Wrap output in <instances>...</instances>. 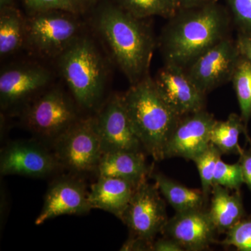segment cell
<instances>
[{"mask_svg": "<svg viewBox=\"0 0 251 251\" xmlns=\"http://www.w3.org/2000/svg\"><path fill=\"white\" fill-rule=\"evenodd\" d=\"M135 188L129 181L112 176H99L91 187L88 198L92 209L111 213L121 219Z\"/></svg>", "mask_w": 251, "mask_h": 251, "instance_id": "ac0fdd59", "label": "cell"}, {"mask_svg": "<svg viewBox=\"0 0 251 251\" xmlns=\"http://www.w3.org/2000/svg\"><path fill=\"white\" fill-rule=\"evenodd\" d=\"M95 117L103 153L116 150L143 151L141 142L130 125L122 95L112 96Z\"/></svg>", "mask_w": 251, "mask_h": 251, "instance_id": "7c38bea8", "label": "cell"}, {"mask_svg": "<svg viewBox=\"0 0 251 251\" xmlns=\"http://www.w3.org/2000/svg\"><path fill=\"white\" fill-rule=\"evenodd\" d=\"M72 1L79 12L81 10L85 9L90 6L95 0H72Z\"/></svg>", "mask_w": 251, "mask_h": 251, "instance_id": "e575fe53", "label": "cell"}, {"mask_svg": "<svg viewBox=\"0 0 251 251\" xmlns=\"http://www.w3.org/2000/svg\"><path fill=\"white\" fill-rule=\"evenodd\" d=\"M23 1L31 14L48 10H62L74 14L78 13L72 0H23Z\"/></svg>", "mask_w": 251, "mask_h": 251, "instance_id": "f1b7e54d", "label": "cell"}, {"mask_svg": "<svg viewBox=\"0 0 251 251\" xmlns=\"http://www.w3.org/2000/svg\"><path fill=\"white\" fill-rule=\"evenodd\" d=\"M152 246L153 242L129 236L125 244L122 245L120 251H152Z\"/></svg>", "mask_w": 251, "mask_h": 251, "instance_id": "4dcf8cb0", "label": "cell"}, {"mask_svg": "<svg viewBox=\"0 0 251 251\" xmlns=\"http://www.w3.org/2000/svg\"><path fill=\"white\" fill-rule=\"evenodd\" d=\"M176 9H183L195 7L207 3L216 1V0H173Z\"/></svg>", "mask_w": 251, "mask_h": 251, "instance_id": "836d02e7", "label": "cell"}, {"mask_svg": "<svg viewBox=\"0 0 251 251\" xmlns=\"http://www.w3.org/2000/svg\"><path fill=\"white\" fill-rule=\"evenodd\" d=\"M240 57L237 43L227 37L185 69L195 85L206 94L232 80Z\"/></svg>", "mask_w": 251, "mask_h": 251, "instance_id": "9c48e42d", "label": "cell"}, {"mask_svg": "<svg viewBox=\"0 0 251 251\" xmlns=\"http://www.w3.org/2000/svg\"><path fill=\"white\" fill-rule=\"evenodd\" d=\"M156 184L148 181L135 188L121 221L130 236L153 242L168 222L166 204Z\"/></svg>", "mask_w": 251, "mask_h": 251, "instance_id": "ba28073f", "label": "cell"}, {"mask_svg": "<svg viewBox=\"0 0 251 251\" xmlns=\"http://www.w3.org/2000/svg\"><path fill=\"white\" fill-rule=\"evenodd\" d=\"M239 163L242 168L244 183L247 184L251 193V148L248 150L243 149L239 154Z\"/></svg>", "mask_w": 251, "mask_h": 251, "instance_id": "f546056e", "label": "cell"}, {"mask_svg": "<svg viewBox=\"0 0 251 251\" xmlns=\"http://www.w3.org/2000/svg\"><path fill=\"white\" fill-rule=\"evenodd\" d=\"M221 242L225 247H234L239 251H251V216H246L226 232Z\"/></svg>", "mask_w": 251, "mask_h": 251, "instance_id": "4316f807", "label": "cell"}, {"mask_svg": "<svg viewBox=\"0 0 251 251\" xmlns=\"http://www.w3.org/2000/svg\"><path fill=\"white\" fill-rule=\"evenodd\" d=\"M242 133L248 135L247 127L242 117L235 113L229 115L225 121L216 120L211 130L210 143L219 149L223 154H240L243 149L239 143Z\"/></svg>", "mask_w": 251, "mask_h": 251, "instance_id": "7402d4cb", "label": "cell"}, {"mask_svg": "<svg viewBox=\"0 0 251 251\" xmlns=\"http://www.w3.org/2000/svg\"><path fill=\"white\" fill-rule=\"evenodd\" d=\"M14 6V0H0V8Z\"/></svg>", "mask_w": 251, "mask_h": 251, "instance_id": "d590c367", "label": "cell"}, {"mask_svg": "<svg viewBox=\"0 0 251 251\" xmlns=\"http://www.w3.org/2000/svg\"><path fill=\"white\" fill-rule=\"evenodd\" d=\"M59 166L53 153L31 140L9 143L2 149L0 155V173L2 176L44 177L52 174Z\"/></svg>", "mask_w": 251, "mask_h": 251, "instance_id": "30bf717a", "label": "cell"}, {"mask_svg": "<svg viewBox=\"0 0 251 251\" xmlns=\"http://www.w3.org/2000/svg\"><path fill=\"white\" fill-rule=\"evenodd\" d=\"M153 251H184L182 247L172 238L163 237L153 242Z\"/></svg>", "mask_w": 251, "mask_h": 251, "instance_id": "1f68e13d", "label": "cell"}, {"mask_svg": "<svg viewBox=\"0 0 251 251\" xmlns=\"http://www.w3.org/2000/svg\"><path fill=\"white\" fill-rule=\"evenodd\" d=\"M61 75L77 103L93 109L101 100L106 66L92 39L80 35L57 57Z\"/></svg>", "mask_w": 251, "mask_h": 251, "instance_id": "277c9868", "label": "cell"}, {"mask_svg": "<svg viewBox=\"0 0 251 251\" xmlns=\"http://www.w3.org/2000/svg\"><path fill=\"white\" fill-rule=\"evenodd\" d=\"M52 146L59 166L80 174L97 171L103 151L96 117L78 119Z\"/></svg>", "mask_w": 251, "mask_h": 251, "instance_id": "8992f818", "label": "cell"}, {"mask_svg": "<svg viewBox=\"0 0 251 251\" xmlns=\"http://www.w3.org/2000/svg\"><path fill=\"white\" fill-rule=\"evenodd\" d=\"M113 2L139 19L151 16L169 19L177 11L173 0H113Z\"/></svg>", "mask_w": 251, "mask_h": 251, "instance_id": "603a6c76", "label": "cell"}, {"mask_svg": "<svg viewBox=\"0 0 251 251\" xmlns=\"http://www.w3.org/2000/svg\"><path fill=\"white\" fill-rule=\"evenodd\" d=\"M161 234L179 243L184 251H202L216 242V232L205 208L176 212L168 219Z\"/></svg>", "mask_w": 251, "mask_h": 251, "instance_id": "9a60e30c", "label": "cell"}, {"mask_svg": "<svg viewBox=\"0 0 251 251\" xmlns=\"http://www.w3.org/2000/svg\"><path fill=\"white\" fill-rule=\"evenodd\" d=\"M95 26L130 83L148 75L156 41L143 19L135 17L115 3H110L99 9Z\"/></svg>", "mask_w": 251, "mask_h": 251, "instance_id": "7a4b0ae2", "label": "cell"}, {"mask_svg": "<svg viewBox=\"0 0 251 251\" xmlns=\"http://www.w3.org/2000/svg\"><path fill=\"white\" fill-rule=\"evenodd\" d=\"M51 73L38 64H21L4 69L0 75V101L4 110L25 103L50 82Z\"/></svg>", "mask_w": 251, "mask_h": 251, "instance_id": "5bb4252c", "label": "cell"}, {"mask_svg": "<svg viewBox=\"0 0 251 251\" xmlns=\"http://www.w3.org/2000/svg\"><path fill=\"white\" fill-rule=\"evenodd\" d=\"M151 171L143 151L116 150L103 153L96 172L99 176L120 178L137 187L148 181Z\"/></svg>", "mask_w": 251, "mask_h": 251, "instance_id": "e0dca14e", "label": "cell"}, {"mask_svg": "<svg viewBox=\"0 0 251 251\" xmlns=\"http://www.w3.org/2000/svg\"><path fill=\"white\" fill-rule=\"evenodd\" d=\"M151 176L162 196L176 212L205 208L207 202L201 190L186 187L162 173H154Z\"/></svg>", "mask_w": 251, "mask_h": 251, "instance_id": "ffe728a7", "label": "cell"}, {"mask_svg": "<svg viewBox=\"0 0 251 251\" xmlns=\"http://www.w3.org/2000/svg\"><path fill=\"white\" fill-rule=\"evenodd\" d=\"M236 43L241 55L251 62V36L241 34Z\"/></svg>", "mask_w": 251, "mask_h": 251, "instance_id": "d6a6232c", "label": "cell"}, {"mask_svg": "<svg viewBox=\"0 0 251 251\" xmlns=\"http://www.w3.org/2000/svg\"><path fill=\"white\" fill-rule=\"evenodd\" d=\"M243 184L244 183L242 168L239 162L234 164H229L225 163L221 158L216 165L214 186L219 185L232 191H240Z\"/></svg>", "mask_w": 251, "mask_h": 251, "instance_id": "484cf974", "label": "cell"}, {"mask_svg": "<svg viewBox=\"0 0 251 251\" xmlns=\"http://www.w3.org/2000/svg\"><path fill=\"white\" fill-rule=\"evenodd\" d=\"M26 19L14 6L0 8V55L17 52L25 44Z\"/></svg>", "mask_w": 251, "mask_h": 251, "instance_id": "44dd1931", "label": "cell"}, {"mask_svg": "<svg viewBox=\"0 0 251 251\" xmlns=\"http://www.w3.org/2000/svg\"><path fill=\"white\" fill-rule=\"evenodd\" d=\"M153 80L162 98L177 116L204 109L206 94L195 85L184 68L165 64Z\"/></svg>", "mask_w": 251, "mask_h": 251, "instance_id": "8fae6325", "label": "cell"}, {"mask_svg": "<svg viewBox=\"0 0 251 251\" xmlns=\"http://www.w3.org/2000/svg\"><path fill=\"white\" fill-rule=\"evenodd\" d=\"M75 15L62 10L32 13L26 19L25 44L42 57L57 58L80 35Z\"/></svg>", "mask_w": 251, "mask_h": 251, "instance_id": "5b68a950", "label": "cell"}, {"mask_svg": "<svg viewBox=\"0 0 251 251\" xmlns=\"http://www.w3.org/2000/svg\"><path fill=\"white\" fill-rule=\"evenodd\" d=\"M230 16L216 1L178 9L158 40L166 64L186 69L201 54L228 37Z\"/></svg>", "mask_w": 251, "mask_h": 251, "instance_id": "6da1fadb", "label": "cell"}, {"mask_svg": "<svg viewBox=\"0 0 251 251\" xmlns=\"http://www.w3.org/2000/svg\"><path fill=\"white\" fill-rule=\"evenodd\" d=\"M127 115L145 152L164 160V150L180 117L162 98L154 80L147 75L122 95Z\"/></svg>", "mask_w": 251, "mask_h": 251, "instance_id": "3957f363", "label": "cell"}, {"mask_svg": "<svg viewBox=\"0 0 251 251\" xmlns=\"http://www.w3.org/2000/svg\"><path fill=\"white\" fill-rule=\"evenodd\" d=\"M216 119L204 109L180 117L164 150V159L181 157L193 161L210 145Z\"/></svg>", "mask_w": 251, "mask_h": 251, "instance_id": "4fadbf2b", "label": "cell"}, {"mask_svg": "<svg viewBox=\"0 0 251 251\" xmlns=\"http://www.w3.org/2000/svg\"><path fill=\"white\" fill-rule=\"evenodd\" d=\"M244 125L251 118V62L241 55L232 78Z\"/></svg>", "mask_w": 251, "mask_h": 251, "instance_id": "cb8c5ba5", "label": "cell"}, {"mask_svg": "<svg viewBox=\"0 0 251 251\" xmlns=\"http://www.w3.org/2000/svg\"><path fill=\"white\" fill-rule=\"evenodd\" d=\"M77 120L72 100L59 88L41 94L23 114L24 125L34 134L52 143Z\"/></svg>", "mask_w": 251, "mask_h": 251, "instance_id": "52a82bcc", "label": "cell"}, {"mask_svg": "<svg viewBox=\"0 0 251 251\" xmlns=\"http://www.w3.org/2000/svg\"><path fill=\"white\" fill-rule=\"evenodd\" d=\"M85 184L80 180L63 177L50 185L36 226L63 215H82L92 209Z\"/></svg>", "mask_w": 251, "mask_h": 251, "instance_id": "2e32d148", "label": "cell"}, {"mask_svg": "<svg viewBox=\"0 0 251 251\" xmlns=\"http://www.w3.org/2000/svg\"><path fill=\"white\" fill-rule=\"evenodd\" d=\"M223 153L219 149L210 144L206 150L193 159L199 173L202 191L206 202L214 187V176L216 165Z\"/></svg>", "mask_w": 251, "mask_h": 251, "instance_id": "d4e9b609", "label": "cell"}, {"mask_svg": "<svg viewBox=\"0 0 251 251\" xmlns=\"http://www.w3.org/2000/svg\"><path fill=\"white\" fill-rule=\"evenodd\" d=\"M231 14L242 35L251 36V0H227Z\"/></svg>", "mask_w": 251, "mask_h": 251, "instance_id": "83f0119b", "label": "cell"}, {"mask_svg": "<svg viewBox=\"0 0 251 251\" xmlns=\"http://www.w3.org/2000/svg\"><path fill=\"white\" fill-rule=\"evenodd\" d=\"M211 204L208 209L218 234H226L241 220L246 211L240 191L214 185L211 191Z\"/></svg>", "mask_w": 251, "mask_h": 251, "instance_id": "d6986e66", "label": "cell"}]
</instances>
